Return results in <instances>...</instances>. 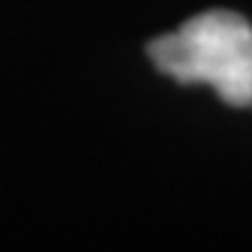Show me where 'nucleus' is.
Instances as JSON below:
<instances>
[{"instance_id": "f257e3e1", "label": "nucleus", "mask_w": 252, "mask_h": 252, "mask_svg": "<svg viewBox=\"0 0 252 252\" xmlns=\"http://www.w3.org/2000/svg\"><path fill=\"white\" fill-rule=\"evenodd\" d=\"M154 67L182 84H207L230 107L252 104V26L235 11H202L149 45Z\"/></svg>"}]
</instances>
